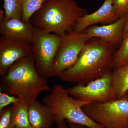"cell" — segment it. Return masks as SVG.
Wrapping results in <instances>:
<instances>
[{
  "label": "cell",
  "instance_id": "4",
  "mask_svg": "<svg viewBox=\"0 0 128 128\" xmlns=\"http://www.w3.org/2000/svg\"><path fill=\"white\" fill-rule=\"evenodd\" d=\"M43 102L54 112L55 122L66 120L87 128H104L83 111V107L90 103L70 97L62 85L54 86L50 94L44 97Z\"/></svg>",
  "mask_w": 128,
  "mask_h": 128
},
{
  "label": "cell",
  "instance_id": "1",
  "mask_svg": "<svg viewBox=\"0 0 128 128\" xmlns=\"http://www.w3.org/2000/svg\"><path fill=\"white\" fill-rule=\"evenodd\" d=\"M114 46L100 38L88 41L73 66L59 76L61 80L86 85L112 71L116 51Z\"/></svg>",
  "mask_w": 128,
  "mask_h": 128
},
{
  "label": "cell",
  "instance_id": "9",
  "mask_svg": "<svg viewBox=\"0 0 128 128\" xmlns=\"http://www.w3.org/2000/svg\"><path fill=\"white\" fill-rule=\"evenodd\" d=\"M32 44L2 36L0 38V75H5L13 64L32 54Z\"/></svg>",
  "mask_w": 128,
  "mask_h": 128
},
{
  "label": "cell",
  "instance_id": "25",
  "mask_svg": "<svg viewBox=\"0 0 128 128\" xmlns=\"http://www.w3.org/2000/svg\"></svg>",
  "mask_w": 128,
  "mask_h": 128
},
{
  "label": "cell",
  "instance_id": "15",
  "mask_svg": "<svg viewBox=\"0 0 128 128\" xmlns=\"http://www.w3.org/2000/svg\"><path fill=\"white\" fill-rule=\"evenodd\" d=\"M12 106V116L16 128H32L30 124L28 104L21 100Z\"/></svg>",
  "mask_w": 128,
  "mask_h": 128
},
{
  "label": "cell",
  "instance_id": "6",
  "mask_svg": "<svg viewBox=\"0 0 128 128\" xmlns=\"http://www.w3.org/2000/svg\"><path fill=\"white\" fill-rule=\"evenodd\" d=\"M61 41V36L34 26L31 44L32 50L37 70L44 79L50 78L53 63Z\"/></svg>",
  "mask_w": 128,
  "mask_h": 128
},
{
  "label": "cell",
  "instance_id": "12",
  "mask_svg": "<svg viewBox=\"0 0 128 128\" xmlns=\"http://www.w3.org/2000/svg\"><path fill=\"white\" fill-rule=\"evenodd\" d=\"M128 15L119 18L115 22L101 26H92L85 30V33L90 38H98L115 46L123 40L124 24Z\"/></svg>",
  "mask_w": 128,
  "mask_h": 128
},
{
  "label": "cell",
  "instance_id": "17",
  "mask_svg": "<svg viewBox=\"0 0 128 128\" xmlns=\"http://www.w3.org/2000/svg\"><path fill=\"white\" fill-rule=\"evenodd\" d=\"M46 0H22V20L30 22L32 16L41 9Z\"/></svg>",
  "mask_w": 128,
  "mask_h": 128
},
{
  "label": "cell",
  "instance_id": "3",
  "mask_svg": "<svg viewBox=\"0 0 128 128\" xmlns=\"http://www.w3.org/2000/svg\"><path fill=\"white\" fill-rule=\"evenodd\" d=\"M87 14L76 0H46L34 15V26L61 37Z\"/></svg>",
  "mask_w": 128,
  "mask_h": 128
},
{
  "label": "cell",
  "instance_id": "18",
  "mask_svg": "<svg viewBox=\"0 0 128 128\" xmlns=\"http://www.w3.org/2000/svg\"><path fill=\"white\" fill-rule=\"evenodd\" d=\"M128 62V34L123 39L119 49L116 51L114 58L113 69Z\"/></svg>",
  "mask_w": 128,
  "mask_h": 128
},
{
  "label": "cell",
  "instance_id": "23",
  "mask_svg": "<svg viewBox=\"0 0 128 128\" xmlns=\"http://www.w3.org/2000/svg\"><path fill=\"white\" fill-rule=\"evenodd\" d=\"M128 34V18L124 24L123 34V39Z\"/></svg>",
  "mask_w": 128,
  "mask_h": 128
},
{
  "label": "cell",
  "instance_id": "10",
  "mask_svg": "<svg viewBox=\"0 0 128 128\" xmlns=\"http://www.w3.org/2000/svg\"><path fill=\"white\" fill-rule=\"evenodd\" d=\"M34 26L18 18L6 19L4 10H0V34L15 41L32 44Z\"/></svg>",
  "mask_w": 128,
  "mask_h": 128
},
{
  "label": "cell",
  "instance_id": "16",
  "mask_svg": "<svg viewBox=\"0 0 128 128\" xmlns=\"http://www.w3.org/2000/svg\"><path fill=\"white\" fill-rule=\"evenodd\" d=\"M22 0H2L6 19L22 17Z\"/></svg>",
  "mask_w": 128,
  "mask_h": 128
},
{
  "label": "cell",
  "instance_id": "20",
  "mask_svg": "<svg viewBox=\"0 0 128 128\" xmlns=\"http://www.w3.org/2000/svg\"><path fill=\"white\" fill-rule=\"evenodd\" d=\"M21 100L16 96L8 95L0 90V112L9 105L17 103Z\"/></svg>",
  "mask_w": 128,
  "mask_h": 128
},
{
  "label": "cell",
  "instance_id": "11",
  "mask_svg": "<svg viewBox=\"0 0 128 128\" xmlns=\"http://www.w3.org/2000/svg\"><path fill=\"white\" fill-rule=\"evenodd\" d=\"M119 18L114 10L113 0H104L103 4L96 12L79 18L73 30L77 32H83L95 24L108 25L115 22Z\"/></svg>",
  "mask_w": 128,
  "mask_h": 128
},
{
  "label": "cell",
  "instance_id": "2",
  "mask_svg": "<svg viewBox=\"0 0 128 128\" xmlns=\"http://www.w3.org/2000/svg\"><path fill=\"white\" fill-rule=\"evenodd\" d=\"M2 78L0 90L28 104L42 92L52 90L37 70L33 54L16 62Z\"/></svg>",
  "mask_w": 128,
  "mask_h": 128
},
{
  "label": "cell",
  "instance_id": "21",
  "mask_svg": "<svg viewBox=\"0 0 128 128\" xmlns=\"http://www.w3.org/2000/svg\"><path fill=\"white\" fill-rule=\"evenodd\" d=\"M113 5L118 18L128 15V0H113Z\"/></svg>",
  "mask_w": 128,
  "mask_h": 128
},
{
  "label": "cell",
  "instance_id": "5",
  "mask_svg": "<svg viewBox=\"0 0 128 128\" xmlns=\"http://www.w3.org/2000/svg\"><path fill=\"white\" fill-rule=\"evenodd\" d=\"M82 109L92 120L104 128L128 127V92L121 98L89 104Z\"/></svg>",
  "mask_w": 128,
  "mask_h": 128
},
{
  "label": "cell",
  "instance_id": "7",
  "mask_svg": "<svg viewBox=\"0 0 128 128\" xmlns=\"http://www.w3.org/2000/svg\"><path fill=\"white\" fill-rule=\"evenodd\" d=\"M91 39L84 32L73 30L61 36V41L53 63L50 77L58 76L73 66L88 41Z\"/></svg>",
  "mask_w": 128,
  "mask_h": 128
},
{
  "label": "cell",
  "instance_id": "13",
  "mask_svg": "<svg viewBox=\"0 0 128 128\" xmlns=\"http://www.w3.org/2000/svg\"><path fill=\"white\" fill-rule=\"evenodd\" d=\"M28 105V118L32 128H50L55 122L54 112L44 104L36 100Z\"/></svg>",
  "mask_w": 128,
  "mask_h": 128
},
{
  "label": "cell",
  "instance_id": "19",
  "mask_svg": "<svg viewBox=\"0 0 128 128\" xmlns=\"http://www.w3.org/2000/svg\"><path fill=\"white\" fill-rule=\"evenodd\" d=\"M12 106L0 112V128H16L12 116Z\"/></svg>",
  "mask_w": 128,
  "mask_h": 128
},
{
  "label": "cell",
  "instance_id": "14",
  "mask_svg": "<svg viewBox=\"0 0 128 128\" xmlns=\"http://www.w3.org/2000/svg\"><path fill=\"white\" fill-rule=\"evenodd\" d=\"M112 74L114 95L121 98L128 92V62L114 69Z\"/></svg>",
  "mask_w": 128,
  "mask_h": 128
},
{
  "label": "cell",
  "instance_id": "24",
  "mask_svg": "<svg viewBox=\"0 0 128 128\" xmlns=\"http://www.w3.org/2000/svg\"><path fill=\"white\" fill-rule=\"evenodd\" d=\"M68 122L70 128H84V126L73 123Z\"/></svg>",
  "mask_w": 128,
  "mask_h": 128
},
{
  "label": "cell",
  "instance_id": "8",
  "mask_svg": "<svg viewBox=\"0 0 128 128\" xmlns=\"http://www.w3.org/2000/svg\"><path fill=\"white\" fill-rule=\"evenodd\" d=\"M112 72L86 85L76 84L66 89L70 96L90 103H101L116 99Z\"/></svg>",
  "mask_w": 128,
  "mask_h": 128
},
{
  "label": "cell",
  "instance_id": "22",
  "mask_svg": "<svg viewBox=\"0 0 128 128\" xmlns=\"http://www.w3.org/2000/svg\"><path fill=\"white\" fill-rule=\"evenodd\" d=\"M55 123L57 124V128H68L65 121H57Z\"/></svg>",
  "mask_w": 128,
  "mask_h": 128
}]
</instances>
